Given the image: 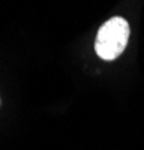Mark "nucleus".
Returning a JSON list of instances; mask_svg holds the SVG:
<instances>
[{
    "label": "nucleus",
    "instance_id": "f257e3e1",
    "mask_svg": "<svg viewBox=\"0 0 144 150\" xmlns=\"http://www.w3.org/2000/svg\"><path fill=\"white\" fill-rule=\"evenodd\" d=\"M129 23L122 17H113L98 30L95 51L102 60H114L125 51L129 41Z\"/></svg>",
    "mask_w": 144,
    "mask_h": 150
},
{
    "label": "nucleus",
    "instance_id": "f03ea898",
    "mask_svg": "<svg viewBox=\"0 0 144 150\" xmlns=\"http://www.w3.org/2000/svg\"><path fill=\"white\" fill-rule=\"evenodd\" d=\"M0 105H2V99H0Z\"/></svg>",
    "mask_w": 144,
    "mask_h": 150
}]
</instances>
